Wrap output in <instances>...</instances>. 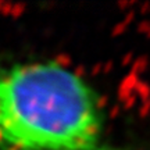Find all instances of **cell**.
<instances>
[{
  "label": "cell",
  "mask_w": 150,
  "mask_h": 150,
  "mask_svg": "<svg viewBox=\"0 0 150 150\" xmlns=\"http://www.w3.org/2000/svg\"><path fill=\"white\" fill-rule=\"evenodd\" d=\"M0 150H120L100 93L54 59L0 61Z\"/></svg>",
  "instance_id": "6da1fadb"
}]
</instances>
